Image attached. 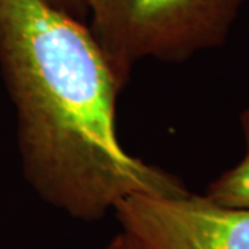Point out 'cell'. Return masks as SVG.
<instances>
[{
  "label": "cell",
  "mask_w": 249,
  "mask_h": 249,
  "mask_svg": "<svg viewBox=\"0 0 249 249\" xmlns=\"http://www.w3.org/2000/svg\"><path fill=\"white\" fill-rule=\"evenodd\" d=\"M0 68L17 111L25 178L46 202L94 222L132 196L190 193L121 144L124 86L85 22L43 0H0Z\"/></svg>",
  "instance_id": "6da1fadb"
},
{
  "label": "cell",
  "mask_w": 249,
  "mask_h": 249,
  "mask_svg": "<svg viewBox=\"0 0 249 249\" xmlns=\"http://www.w3.org/2000/svg\"><path fill=\"white\" fill-rule=\"evenodd\" d=\"M247 0H86L90 32L122 86L145 57L184 62L226 43Z\"/></svg>",
  "instance_id": "7a4b0ae2"
},
{
  "label": "cell",
  "mask_w": 249,
  "mask_h": 249,
  "mask_svg": "<svg viewBox=\"0 0 249 249\" xmlns=\"http://www.w3.org/2000/svg\"><path fill=\"white\" fill-rule=\"evenodd\" d=\"M114 213L148 249H249V209L224 208L204 196L137 194Z\"/></svg>",
  "instance_id": "3957f363"
},
{
  "label": "cell",
  "mask_w": 249,
  "mask_h": 249,
  "mask_svg": "<svg viewBox=\"0 0 249 249\" xmlns=\"http://www.w3.org/2000/svg\"><path fill=\"white\" fill-rule=\"evenodd\" d=\"M204 196L224 208L249 209V145L242 160L213 180Z\"/></svg>",
  "instance_id": "277c9868"
},
{
  "label": "cell",
  "mask_w": 249,
  "mask_h": 249,
  "mask_svg": "<svg viewBox=\"0 0 249 249\" xmlns=\"http://www.w3.org/2000/svg\"><path fill=\"white\" fill-rule=\"evenodd\" d=\"M54 9L60 10L61 13L76 18L82 22L88 17V3L86 0H43Z\"/></svg>",
  "instance_id": "5b68a950"
},
{
  "label": "cell",
  "mask_w": 249,
  "mask_h": 249,
  "mask_svg": "<svg viewBox=\"0 0 249 249\" xmlns=\"http://www.w3.org/2000/svg\"><path fill=\"white\" fill-rule=\"evenodd\" d=\"M103 249H148L147 247H144L140 241L137 240L136 237H133L132 234H129L127 231H122L119 234H116L114 238H111L109 242Z\"/></svg>",
  "instance_id": "8992f818"
},
{
  "label": "cell",
  "mask_w": 249,
  "mask_h": 249,
  "mask_svg": "<svg viewBox=\"0 0 249 249\" xmlns=\"http://www.w3.org/2000/svg\"><path fill=\"white\" fill-rule=\"evenodd\" d=\"M240 122L241 127H242V133H244L245 142H247V145H249V107L241 114Z\"/></svg>",
  "instance_id": "52a82bcc"
}]
</instances>
